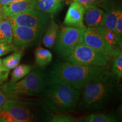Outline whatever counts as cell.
I'll return each instance as SVG.
<instances>
[{
  "label": "cell",
  "mask_w": 122,
  "mask_h": 122,
  "mask_svg": "<svg viewBox=\"0 0 122 122\" xmlns=\"http://www.w3.org/2000/svg\"><path fill=\"white\" fill-rule=\"evenodd\" d=\"M120 79L106 69L81 90L79 109L83 112H95L114 106L121 98Z\"/></svg>",
  "instance_id": "cell-1"
},
{
  "label": "cell",
  "mask_w": 122,
  "mask_h": 122,
  "mask_svg": "<svg viewBox=\"0 0 122 122\" xmlns=\"http://www.w3.org/2000/svg\"><path fill=\"white\" fill-rule=\"evenodd\" d=\"M106 69V67L76 65L66 61L59 62L50 70L47 77L48 85L67 84L81 91Z\"/></svg>",
  "instance_id": "cell-2"
},
{
  "label": "cell",
  "mask_w": 122,
  "mask_h": 122,
  "mask_svg": "<svg viewBox=\"0 0 122 122\" xmlns=\"http://www.w3.org/2000/svg\"><path fill=\"white\" fill-rule=\"evenodd\" d=\"M2 110L9 112L16 122H49L52 115L50 110L37 99L7 98Z\"/></svg>",
  "instance_id": "cell-3"
},
{
  "label": "cell",
  "mask_w": 122,
  "mask_h": 122,
  "mask_svg": "<svg viewBox=\"0 0 122 122\" xmlns=\"http://www.w3.org/2000/svg\"><path fill=\"white\" fill-rule=\"evenodd\" d=\"M80 91L67 84H49L42 92L41 99L51 110L68 114L76 109L80 99Z\"/></svg>",
  "instance_id": "cell-4"
},
{
  "label": "cell",
  "mask_w": 122,
  "mask_h": 122,
  "mask_svg": "<svg viewBox=\"0 0 122 122\" xmlns=\"http://www.w3.org/2000/svg\"><path fill=\"white\" fill-rule=\"evenodd\" d=\"M47 85V76L41 70L35 68L24 79L14 83L8 82L1 85L0 88L9 98H20L41 93Z\"/></svg>",
  "instance_id": "cell-5"
},
{
  "label": "cell",
  "mask_w": 122,
  "mask_h": 122,
  "mask_svg": "<svg viewBox=\"0 0 122 122\" xmlns=\"http://www.w3.org/2000/svg\"><path fill=\"white\" fill-rule=\"evenodd\" d=\"M86 27H63L58 30L53 48L58 56L65 59L83 42V35Z\"/></svg>",
  "instance_id": "cell-6"
},
{
  "label": "cell",
  "mask_w": 122,
  "mask_h": 122,
  "mask_svg": "<svg viewBox=\"0 0 122 122\" xmlns=\"http://www.w3.org/2000/svg\"><path fill=\"white\" fill-rule=\"evenodd\" d=\"M64 59L76 65L106 67L110 62L111 57L108 53L92 48L83 42Z\"/></svg>",
  "instance_id": "cell-7"
},
{
  "label": "cell",
  "mask_w": 122,
  "mask_h": 122,
  "mask_svg": "<svg viewBox=\"0 0 122 122\" xmlns=\"http://www.w3.org/2000/svg\"><path fill=\"white\" fill-rule=\"evenodd\" d=\"M51 15L33 10L20 14L8 17L12 23L41 30L45 32L51 20Z\"/></svg>",
  "instance_id": "cell-8"
},
{
  "label": "cell",
  "mask_w": 122,
  "mask_h": 122,
  "mask_svg": "<svg viewBox=\"0 0 122 122\" xmlns=\"http://www.w3.org/2000/svg\"><path fill=\"white\" fill-rule=\"evenodd\" d=\"M11 24L13 32V44L17 49L23 50L38 41L44 33L30 27L18 25L12 23Z\"/></svg>",
  "instance_id": "cell-9"
},
{
  "label": "cell",
  "mask_w": 122,
  "mask_h": 122,
  "mask_svg": "<svg viewBox=\"0 0 122 122\" xmlns=\"http://www.w3.org/2000/svg\"><path fill=\"white\" fill-rule=\"evenodd\" d=\"M83 42L92 48L106 52L111 56L117 49L112 48L105 42L96 27H88L83 35Z\"/></svg>",
  "instance_id": "cell-10"
},
{
  "label": "cell",
  "mask_w": 122,
  "mask_h": 122,
  "mask_svg": "<svg viewBox=\"0 0 122 122\" xmlns=\"http://www.w3.org/2000/svg\"><path fill=\"white\" fill-rule=\"evenodd\" d=\"M36 0H19L1 7L6 18L36 10Z\"/></svg>",
  "instance_id": "cell-11"
},
{
  "label": "cell",
  "mask_w": 122,
  "mask_h": 122,
  "mask_svg": "<svg viewBox=\"0 0 122 122\" xmlns=\"http://www.w3.org/2000/svg\"><path fill=\"white\" fill-rule=\"evenodd\" d=\"M85 8L77 1L70 4L64 19V24L67 26L81 27L85 25L83 23Z\"/></svg>",
  "instance_id": "cell-12"
},
{
  "label": "cell",
  "mask_w": 122,
  "mask_h": 122,
  "mask_svg": "<svg viewBox=\"0 0 122 122\" xmlns=\"http://www.w3.org/2000/svg\"><path fill=\"white\" fill-rule=\"evenodd\" d=\"M105 13L99 7H92L85 9L83 23L86 27L102 26L104 23Z\"/></svg>",
  "instance_id": "cell-13"
},
{
  "label": "cell",
  "mask_w": 122,
  "mask_h": 122,
  "mask_svg": "<svg viewBox=\"0 0 122 122\" xmlns=\"http://www.w3.org/2000/svg\"><path fill=\"white\" fill-rule=\"evenodd\" d=\"M65 0H36V10L50 15H54L63 7Z\"/></svg>",
  "instance_id": "cell-14"
},
{
  "label": "cell",
  "mask_w": 122,
  "mask_h": 122,
  "mask_svg": "<svg viewBox=\"0 0 122 122\" xmlns=\"http://www.w3.org/2000/svg\"><path fill=\"white\" fill-rule=\"evenodd\" d=\"M58 25L54 20L51 19L48 28L44 32L42 44L46 48L51 49L54 47L59 30Z\"/></svg>",
  "instance_id": "cell-15"
},
{
  "label": "cell",
  "mask_w": 122,
  "mask_h": 122,
  "mask_svg": "<svg viewBox=\"0 0 122 122\" xmlns=\"http://www.w3.org/2000/svg\"><path fill=\"white\" fill-rule=\"evenodd\" d=\"M80 120L85 122H117L118 118L114 114L95 112L82 117Z\"/></svg>",
  "instance_id": "cell-16"
},
{
  "label": "cell",
  "mask_w": 122,
  "mask_h": 122,
  "mask_svg": "<svg viewBox=\"0 0 122 122\" xmlns=\"http://www.w3.org/2000/svg\"><path fill=\"white\" fill-rule=\"evenodd\" d=\"M35 60L38 67L41 69H44L51 62L53 55L48 49L39 47L35 50Z\"/></svg>",
  "instance_id": "cell-17"
},
{
  "label": "cell",
  "mask_w": 122,
  "mask_h": 122,
  "mask_svg": "<svg viewBox=\"0 0 122 122\" xmlns=\"http://www.w3.org/2000/svg\"><path fill=\"white\" fill-rule=\"evenodd\" d=\"M13 32L12 24L8 18L0 21V42L13 43Z\"/></svg>",
  "instance_id": "cell-18"
},
{
  "label": "cell",
  "mask_w": 122,
  "mask_h": 122,
  "mask_svg": "<svg viewBox=\"0 0 122 122\" xmlns=\"http://www.w3.org/2000/svg\"><path fill=\"white\" fill-rule=\"evenodd\" d=\"M96 28H97V30H98L99 32L102 36L105 42L108 45L110 46L111 48L114 49L117 48H120L118 46V40H117V36H116L114 30L110 28H107V27L103 26V25L96 27Z\"/></svg>",
  "instance_id": "cell-19"
},
{
  "label": "cell",
  "mask_w": 122,
  "mask_h": 122,
  "mask_svg": "<svg viewBox=\"0 0 122 122\" xmlns=\"http://www.w3.org/2000/svg\"><path fill=\"white\" fill-rule=\"evenodd\" d=\"M110 57L112 58L111 66V72L113 73L119 79H121L122 76V49H117Z\"/></svg>",
  "instance_id": "cell-20"
},
{
  "label": "cell",
  "mask_w": 122,
  "mask_h": 122,
  "mask_svg": "<svg viewBox=\"0 0 122 122\" xmlns=\"http://www.w3.org/2000/svg\"><path fill=\"white\" fill-rule=\"evenodd\" d=\"M23 56V50L17 49L13 54L2 59L5 67L10 70L17 66Z\"/></svg>",
  "instance_id": "cell-21"
},
{
  "label": "cell",
  "mask_w": 122,
  "mask_h": 122,
  "mask_svg": "<svg viewBox=\"0 0 122 122\" xmlns=\"http://www.w3.org/2000/svg\"><path fill=\"white\" fill-rule=\"evenodd\" d=\"M121 12V9L115 8L109 10L107 13H105L103 26L115 31L117 19Z\"/></svg>",
  "instance_id": "cell-22"
},
{
  "label": "cell",
  "mask_w": 122,
  "mask_h": 122,
  "mask_svg": "<svg viewBox=\"0 0 122 122\" xmlns=\"http://www.w3.org/2000/svg\"><path fill=\"white\" fill-rule=\"evenodd\" d=\"M32 69V66L30 65H18L14 68L11 74L10 82H16L27 75Z\"/></svg>",
  "instance_id": "cell-23"
},
{
  "label": "cell",
  "mask_w": 122,
  "mask_h": 122,
  "mask_svg": "<svg viewBox=\"0 0 122 122\" xmlns=\"http://www.w3.org/2000/svg\"><path fill=\"white\" fill-rule=\"evenodd\" d=\"M67 114H60L51 115L49 122H80V118L72 115H67Z\"/></svg>",
  "instance_id": "cell-24"
},
{
  "label": "cell",
  "mask_w": 122,
  "mask_h": 122,
  "mask_svg": "<svg viewBox=\"0 0 122 122\" xmlns=\"http://www.w3.org/2000/svg\"><path fill=\"white\" fill-rule=\"evenodd\" d=\"M115 33L118 40V45L119 48L122 49V13L119 15L117 19V24L115 29Z\"/></svg>",
  "instance_id": "cell-25"
},
{
  "label": "cell",
  "mask_w": 122,
  "mask_h": 122,
  "mask_svg": "<svg viewBox=\"0 0 122 122\" xmlns=\"http://www.w3.org/2000/svg\"><path fill=\"white\" fill-rule=\"evenodd\" d=\"M81 5L85 9L92 7H99L104 0H75Z\"/></svg>",
  "instance_id": "cell-26"
},
{
  "label": "cell",
  "mask_w": 122,
  "mask_h": 122,
  "mask_svg": "<svg viewBox=\"0 0 122 122\" xmlns=\"http://www.w3.org/2000/svg\"><path fill=\"white\" fill-rule=\"evenodd\" d=\"M17 50L13 43L9 44L7 42H0V57L5 56L8 53Z\"/></svg>",
  "instance_id": "cell-27"
},
{
  "label": "cell",
  "mask_w": 122,
  "mask_h": 122,
  "mask_svg": "<svg viewBox=\"0 0 122 122\" xmlns=\"http://www.w3.org/2000/svg\"><path fill=\"white\" fill-rule=\"evenodd\" d=\"M0 122H16V120L9 112L2 110L0 112Z\"/></svg>",
  "instance_id": "cell-28"
},
{
  "label": "cell",
  "mask_w": 122,
  "mask_h": 122,
  "mask_svg": "<svg viewBox=\"0 0 122 122\" xmlns=\"http://www.w3.org/2000/svg\"><path fill=\"white\" fill-rule=\"evenodd\" d=\"M7 98H9L5 94V93L0 88V112L2 111L3 105Z\"/></svg>",
  "instance_id": "cell-29"
},
{
  "label": "cell",
  "mask_w": 122,
  "mask_h": 122,
  "mask_svg": "<svg viewBox=\"0 0 122 122\" xmlns=\"http://www.w3.org/2000/svg\"><path fill=\"white\" fill-rule=\"evenodd\" d=\"M10 71L0 73V86L2 85L5 81L7 80Z\"/></svg>",
  "instance_id": "cell-30"
},
{
  "label": "cell",
  "mask_w": 122,
  "mask_h": 122,
  "mask_svg": "<svg viewBox=\"0 0 122 122\" xmlns=\"http://www.w3.org/2000/svg\"><path fill=\"white\" fill-rule=\"evenodd\" d=\"M19 0H0V8L5 5L10 4V3L15 2Z\"/></svg>",
  "instance_id": "cell-31"
},
{
  "label": "cell",
  "mask_w": 122,
  "mask_h": 122,
  "mask_svg": "<svg viewBox=\"0 0 122 122\" xmlns=\"http://www.w3.org/2000/svg\"><path fill=\"white\" fill-rule=\"evenodd\" d=\"M10 71V70H7V68L5 67L4 64H3L2 59L0 58V73L4 72H6V71Z\"/></svg>",
  "instance_id": "cell-32"
},
{
  "label": "cell",
  "mask_w": 122,
  "mask_h": 122,
  "mask_svg": "<svg viewBox=\"0 0 122 122\" xmlns=\"http://www.w3.org/2000/svg\"><path fill=\"white\" fill-rule=\"evenodd\" d=\"M6 18L5 16V15L4 14V13H3V12L2 10H1V8H0V21L2 19H4V18Z\"/></svg>",
  "instance_id": "cell-33"
},
{
  "label": "cell",
  "mask_w": 122,
  "mask_h": 122,
  "mask_svg": "<svg viewBox=\"0 0 122 122\" xmlns=\"http://www.w3.org/2000/svg\"><path fill=\"white\" fill-rule=\"evenodd\" d=\"M73 1H75V0H70V2H71V3Z\"/></svg>",
  "instance_id": "cell-34"
}]
</instances>
